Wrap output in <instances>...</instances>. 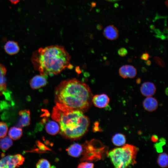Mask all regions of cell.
I'll return each instance as SVG.
<instances>
[{"label": "cell", "instance_id": "1", "mask_svg": "<svg viewBox=\"0 0 168 168\" xmlns=\"http://www.w3.org/2000/svg\"><path fill=\"white\" fill-rule=\"evenodd\" d=\"M54 95L56 104L81 111L90 106L93 97L89 86L76 79L62 82L56 87Z\"/></svg>", "mask_w": 168, "mask_h": 168}, {"label": "cell", "instance_id": "2", "mask_svg": "<svg viewBox=\"0 0 168 168\" xmlns=\"http://www.w3.org/2000/svg\"><path fill=\"white\" fill-rule=\"evenodd\" d=\"M71 57L63 47L58 45L40 48L33 54L32 61L40 74L56 75L70 67Z\"/></svg>", "mask_w": 168, "mask_h": 168}, {"label": "cell", "instance_id": "3", "mask_svg": "<svg viewBox=\"0 0 168 168\" xmlns=\"http://www.w3.org/2000/svg\"><path fill=\"white\" fill-rule=\"evenodd\" d=\"M52 117L58 122L62 134L71 138L82 136L89 125V120L81 110L68 108L56 104L54 108Z\"/></svg>", "mask_w": 168, "mask_h": 168}, {"label": "cell", "instance_id": "4", "mask_svg": "<svg viewBox=\"0 0 168 168\" xmlns=\"http://www.w3.org/2000/svg\"><path fill=\"white\" fill-rule=\"evenodd\" d=\"M138 151L136 147L126 144L120 147L114 149L108 153V156L115 168H125L136 163Z\"/></svg>", "mask_w": 168, "mask_h": 168}, {"label": "cell", "instance_id": "5", "mask_svg": "<svg viewBox=\"0 0 168 168\" xmlns=\"http://www.w3.org/2000/svg\"><path fill=\"white\" fill-rule=\"evenodd\" d=\"M24 160V158L19 154L4 156L0 159V168L19 167L23 164Z\"/></svg>", "mask_w": 168, "mask_h": 168}, {"label": "cell", "instance_id": "6", "mask_svg": "<svg viewBox=\"0 0 168 168\" xmlns=\"http://www.w3.org/2000/svg\"><path fill=\"white\" fill-rule=\"evenodd\" d=\"M119 76L124 78H133L137 75V70L132 65H125L119 68Z\"/></svg>", "mask_w": 168, "mask_h": 168}, {"label": "cell", "instance_id": "7", "mask_svg": "<svg viewBox=\"0 0 168 168\" xmlns=\"http://www.w3.org/2000/svg\"><path fill=\"white\" fill-rule=\"evenodd\" d=\"M110 98L105 94L96 95L92 97V102L96 107L103 108L107 106L110 102Z\"/></svg>", "mask_w": 168, "mask_h": 168}, {"label": "cell", "instance_id": "8", "mask_svg": "<svg viewBox=\"0 0 168 168\" xmlns=\"http://www.w3.org/2000/svg\"><path fill=\"white\" fill-rule=\"evenodd\" d=\"M47 82L45 76L40 74L33 77L31 79L30 84L31 88L37 89L45 86Z\"/></svg>", "mask_w": 168, "mask_h": 168}, {"label": "cell", "instance_id": "9", "mask_svg": "<svg viewBox=\"0 0 168 168\" xmlns=\"http://www.w3.org/2000/svg\"><path fill=\"white\" fill-rule=\"evenodd\" d=\"M19 119L17 127L20 128L29 126L30 124V112L29 110H21L19 112Z\"/></svg>", "mask_w": 168, "mask_h": 168}, {"label": "cell", "instance_id": "10", "mask_svg": "<svg viewBox=\"0 0 168 168\" xmlns=\"http://www.w3.org/2000/svg\"><path fill=\"white\" fill-rule=\"evenodd\" d=\"M156 88L155 84L150 82H147L142 84L140 87V91L144 96L148 97L153 95L155 93Z\"/></svg>", "mask_w": 168, "mask_h": 168}, {"label": "cell", "instance_id": "11", "mask_svg": "<svg viewBox=\"0 0 168 168\" xmlns=\"http://www.w3.org/2000/svg\"><path fill=\"white\" fill-rule=\"evenodd\" d=\"M143 106L146 111L152 112L157 109L158 106V102L154 97L152 96H148L143 100Z\"/></svg>", "mask_w": 168, "mask_h": 168}, {"label": "cell", "instance_id": "12", "mask_svg": "<svg viewBox=\"0 0 168 168\" xmlns=\"http://www.w3.org/2000/svg\"><path fill=\"white\" fill-rule=\"evenodd\" d=\"M103 34L106 38L114 40L118 37V32L116 28L112 25L106 27L104 30Z\"/></svg>", "mask_w": 168, "mask_h": 168}, {"label": "cell", "instance_id": "13", "mask_svg": "<svg viewBox=\"0 0 168 168\" xmlns=\"http://www.w3.org/2000/svg\"><path fill=\"white\" fill-rule=\"evenodd\" d=\"M66 150L69 155L75 157L80 156L83 151L82 146L77 143L72 144Z\"/></svg>", "mask_w": 168, "mask_h": 168}, {"label": "cell", "instance_id": "14", "mask_svg": "<svg viewBox=\"0 0 168 168\" xmlns=\"http://www.w3.org/2000/svg\"><path fill=\"white\" fill-rule=\"evenodd\" d=\"M4 48L7 53L10 55L17 54L20 49L17 43L13 41H7L5 44Z\"/></svg>", "mask_w": 168, "mask_h": 168}, {"label": "cell", "instance_id": "15", "mask_svg": "<svg viewBox=\"0 0 168 168\" xmlns=\"http://www.w3.org/2000/svg\"><path fill=\"white\" fill-rule=\"evenodd\" d=\"M6 73L5 68L0 63V95L3 93L6 89Z\"/></svg>", "mask_w": 168, "mask_h": 168}, {"label": "cell", "instance_id": "16", "mask_svg": "<svg viewBox=\"0 0 168 168\" xmlns=\"http://www.w3.org/2000/svg\"><path fill=\"white\" fill-rule=\"evenodd\" d=\"M45 128L47 132L51 135L57 134L60 129L58 124L53 121H50L48 122L45 125Z\"/></svg>", "mask_w": 168, "mask_h": 168}, {"label": "cell", "instance_id": "17", "mask_svg": "<svg viewBox=\"0 0 168 168\" xmlns=\"http://www.w3.org/2000/svg\"><path fill=\"white\" fill-rule=\"evenodd\" d=\"M22 129L18 127H13L9 130V136L13 140H16L20 138L22 135Z\"/></svg>", "mask_w": 168, "mask_h": 168}, {"label": "cell", "instance_id": "18", "mask_svg": "<svg viewBox=\"0 0 168 168\" xmlns=\"http://www.w3.org/2000/svg\"><path fill=\"white\" fill-rule=\"evenodd\" d=\"M112 141L114 145L121 146L125 144L126 139L125 136L124 135L121 133H118L113 136Z\"/></svg>", "mask_w": 168, "mask_h": 168}, {"label": "cell", "instance_id": "19", "mask_svg": "<svg viewBox=\"0 0 168 168\" xmlns=\"http://www.w3.org/2000/svg\"><path fill=\"white\" fill-rule=\"evenodd\" d=\"M13 145L12 139L8 136H5L0 139V148L3 150H7Z\"/></svg>", "mask_w": 168, "mask_h": 168}, {"label": "cell", "instance_id": "20", "mask_svg": "<svg viewBox=\"0 0 168 168\" xmlns=\"http://www.w3.org/2000/svg\"><path fill=\"white\" fill-rule=\"evenodd\" d=\"M157 162L158 165L162 168H166L168 166V156L165 153L160 154L158 156Z\"/></svg>", "mask_w": 168, "mask_h": 168}, {"label": "cell", "instance_id": "21", "mask_svg": "<svg viewBox=\"0 0 168 168\" xmlns=\"http://www.w3.org/2000/svg\"><path fill=\"white\" fill-rule=\"evenodd\" d=\"M36 167L37 168H49L51 165L49 162L47 160L41 159L39 160L36 164Z\"/></svg>", "mask_w": 168, "mask_h": 168}, {"label": "cell", "instance_id": "22", "mask_svg": "<svg viewBox=\"0 0 168 168\" xmlns=\"http://www.w3.org/2000/svg\"><path fill=\"white\" fill-rule=\"evenodd\" d=\"M8 131V127L4 123L0 122V138L6 136Z\"/></svg>", "mask_w": 168, "mask_h": 168}, {"label": "cell", "instance_id": "23", "mask_svg": "<svg viewBox=\"0 0 168 168\" xmlns=\"http://www.w3.org/2000/svg\"><path fill=\"white\" fill-rule=\"evenodd\" d=\"M94 166V164L93 163L85 162L79 164L77 167L79 168H93Z\"/></svg>", "mask_w": 168, "mask_h": 168}, {"label": "cell", "instance_id": "24", "mask_svg": "<svg viewBox=\"0 0 168 168\" xmlns=\"http://www.w3.org/2000/svg\"><path fill=\"white\" fill-rule=\"evenodd\" d=\"M154 60L156 63L159 66L162 67H164L165 66V64L164 62L160 58L156 56L154 58Z\"/></svg>", "mask_w": 168, "mask_h": 168}, {"label": "cell", "instance_id": "25", "mask_svg": "<svg viewBox=\"0 0 168 168\" xmlns=\"http://www.w3.org/2000/svg\"><path fill=\"white\" fill-rule=\"evenodd\" d=\"M118 54L121 57H124L128 54V51L126 49L122 48L119 49L118 51Z\"/></svg>", "mask_w": 168, "mask_h": 168}, {"label": "cell", "instance_id": "26", "mask_svg": "<svg viewBox=\"0 0 168 168\" xmlns=\"http://www.w3.org/2000/svg\"><path fill=\"white\" fill-rule=\"evenodd\" d=\"M150 57L149 54L147 53H143L141 56V58L144 60H147Z\"/></svg>", "mask_w": 168, "mask_h": 168}, {"label": "cell", "instance_id": "27", "mask_svg": "<svg viewBox=\"0 0 168 168\" xmlns=\"http://www.w3.org/2000/svg\"><path fill=\"white\" fill-rule=\"evenodd\" d=\"M20 0H9L10 2L13 4H16L18 3Z\"/></svg>", "mask_w": 168, "mask_h": 168}, {"label": "cell", "instance_id": "28", "mask_svg": "<svg viewBox=\"0 0 168 168\" xmlns=\"http://www.w3.org/2000/svg\"><path fill=\"white\" fill-rule=\"evenodd\" d=\"M146 64L148 65L149 66L151 64V62L150 60H146Z\"/></svg>", "mask_w": 168, "mask_h": 168}, {"label": "cell", "instance_id": "29", "mask_svg": "<svg viewBox=\"0 0 168 168\" xmlns=\"http://www.w3.org/2000/svg\"><path fill=\"white\" fill-rule=\"evenodd\" d=\"M141 82V80L140 78H138L136 80V82L138 84H139Z\"/></svg>", "mask_w": 168, "mask_h": 168}, {"label": "cell", "instance_id": "30", "mask_svg": "<svg viewBox=\"0 0 168 168\" xmlns=\"http://www.w3.org/2000/svg\"><path fill=\"white\" fill-rule=\"evenodd\" d=\"M165 93H166V94L167 95V93H168V88H167L166 89V90H165Z\"/></svg>", "mask_w": 168, "mask_h": 168}, {"label": "cell", "instance_id": "31", "mask_svg": "<svg viewBox=\"0 0 168 168\" xmlns=\"http://www.w3.org/2000/svg\"><path fill=\"white\" fill-rule=\"evenodd\" d=\"M107 0L109 1H116L118 0Z\"/></svg>", "mask_w": 168, "mask_h": 168}]
</instances>
